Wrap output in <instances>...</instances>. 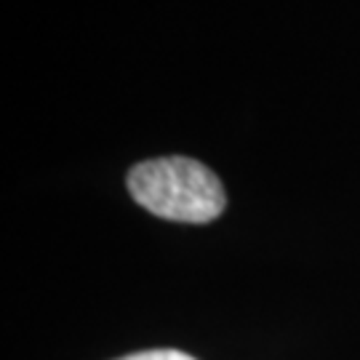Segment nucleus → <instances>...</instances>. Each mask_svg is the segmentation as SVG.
Instances as JSON below:
<instances>
[{"label": "nucleus", "mask_w": 360, "mask_h": 360, "mask_svg": "<svg viewBox=\"0 0 360 360\" xmlns=\"http://www.w3.org/2000/svg\"><path fill=\"white\" fill-rule=\"evenodd\" d=\"M117 360H195L193 355L187 352H179V349H147V352H134V355H126V358Z\"/></svg>", "instance_id": "obj_2"}, {"label": "nucleus", "mask_w": 360, "mask_h": 360, "mask_svg": "<svg viewBox=\"0 0 360 360\" xmlns=\"http://www.w3.org/2000/svg\"><path fill=\"white\" fill-rule=\"evenodd\" d=\"M131 198L155 217L181 224H208L224 214V184L193 158H155L129 171Z\"/></svg>", "instance_id": "obj_1"}]
</instances>
